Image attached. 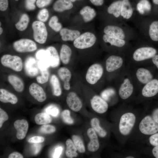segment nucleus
Listing matches in <instances>:
<instances>
[{
    "label": "nucleus",
    "instance_id": "nucleus-1",
    "mask_svg": "<svg viewBox=\"0 0 158 158\" xmlns=\"http://www.w3.org/2000/svg\"><path fill=\"white\" fill-rule=\"evenodd\" d=\"M97 40L96 36L90 32H85L80 34L73 42L74 47L79 49H83L92 47Z\"/></svg>",
    "mask_w": 158,
    "mask_h": 158
},
{
    "label": "nucleus",
    "instance_id": "nucleus-2",
    "mask_svg": "<svg viewBox=\"0 0 158 158\" xmlns=\"http://www.w3.org/2000/svg\"><path fill=\"white\" fill-rule=\"evenodd\" d=\"M1 64L16 72L21 71L23 68L22 60L19 56L6 54L3 55L0 60Z\"/></svg>",
    "mask_w": 158,
    "mask_h": 158
},
{
    "label": "nucleus",
    "instance_id": "nucleus-3",
    "mask_svg": "<svg viewBox=\"0 0 158 158\" xmlns=\"http://www.w3.org/2000/svg\"><path fill=\"white\" fill-rule=\"evenodd\" d=\"M136 120L135 115L132 113L128 112L121 116L119 123V128L123 135H128L134 126Z\"/></svg>",
    "mask_w": 158,
    "mask_h": 158
},
{
    "label": "nucleus",
    "instance_id": "nucleus-4",
    "mask_svg": "<svg viewBox=\"0 0 158 158\" xmlns=\"http://www.w3.org/2000/svg\"><path fill=\"white\" fill-rule=\"evenodd\" d=\"M33 37L35 40L40 44H44L46 42L48 35L47 28L44 22L35 21L32 24Z\"/></svg>",
    "mask_w": 158,
    "mask_h": 158
},
{
    "label": "nucleus",
    "instance_id": "nucleus-5",
    "mask_svg": "<svg viewBox=\"0 0 158 158\" xmlns=\"http://www.w3.org/2000/svg\"><path fill=\"white\" fill-rule=\"evenodd\" d=\"M104 72L102 66L100 64L95 63L88 68L85 75V79L88 83L91 85L96 84L102 78Z\"/></svg>",
    "mask_w": 158,
    "mask_h": 158
},
{
    "label": "nucleus",
    "instance_id": "nucleus-6",
    "mask_svg": "<svg viewBox=\"0 0 158 158\" xmlns=\"http://www.w3.org/2000/svg\"><path fill=\"white\" fill-rule=\"evenodd\" d=\"M139 129L142 133L146 135H151L158 132V124L152 117L148 115L141 121Z\"/></svg>",
    "mask_w": 158,
    "mask_h": 158
},
{
    "label": "nucleus",
    "instance_id": "nucleus-7",
    "mask_svg": "<svg viewBox=\"0 0 158 158\" xmlns=\"http://www.w3.org/2000/svg\"><path fill=\"white\" fill-rule=\"evenodd\" d=\"M13 46L15 51L20 53L33 52L37 49L36 43L28 39H22L17 40L13 43Z\"/></svg>",
    "mask_w": 158,
    "mask_h": 158
},
{
    "label": "nucleus",
    "instance_id": "nucleus-8",
    "mask_svg": "<svg viewBox=\"0 0 158 158\" xmlns=\"http://www.w3.org/2000/svg\"><path fill=\"white\" fill-rule=\"evenodd\" d=\"M156 50L151 47H142L136 49L133 54V58L137 61H140L152 58L156 54Z\"/></svg>",
    "mask_w": 158,
    "mask_h": 158
},
{
    "label": "nucleus",
    "instance_id": "nucleus-9",
    "mask_svg": "<svg viewBox=\"0 0 158 158\" xmlns=\"http://www.w3.org/2000/svg\"><path fill=\"white\" fill-rule=\"evenodd\" d=\"M91 107L95 112L100 114L106 112L108 108L107 102L100 96L95 95L90 101Z\"/></svg>",
    "mask_w": 158,
    "mask_h": 158
},
{
    "label": "nucleus",
    "instance_id": "nucleus-10",
    "mask_svg": "<svg viewBox=\"0 0 158 158\" xmlns=\"http://www.w3.org/2000/svg\"><path fill=\"white\" fill-rule=\"evenodd\" d=\"M66 101L68 107L73 111H79L82 107V101L74 92H70L68 93L66 97Z\"/></svg>",
    "mask_w": 158,
    "mask_h": 158
},
{
    "label": "nucleus",
    "instance_id": "nucleus-11",
    "mask_svg": "<svg viewBox=\"0 0 158 158\" xmlns=\"http://www.w3.org/2000/svg\"><path fill=\"white\" fill-rule=\"evenodd\" d=\"M29 91L31 95L39 102H44L47 98L46 94L43 88L36 83H33L30 84Z\"/></svg>",
    "mask_w": 158,
    "mask_h": 158
},
{
    "label": "nucleus",
    "instance_id": "nucleus-12",
    "mask_svg": "<svg viewBox=\"0 0 158 158\" xmlns=\"http://www.w3.org/2000/svg\"><path fill=\"white\" fill-rule=\"evenodd\" d=\"M123 63V60L121 57L116 55H111L106 60V70L109 72H113L120 68Z\"/></svg>",
    "mask_w": 158,
    "mask_h": 158
},
{
    "label": "nucleus",
    "instance_id": "nucleus-13",
    "mask_svg": "<svg viewBox=\"0 0 158 158\" xmlns=\"http://www.w3.org/2000/svg\"><path fill=\"white\" fill-rule=\"evenodd\" d=\"M142 93L143 96L147 97H152L157 95L158 93V80L152 79L145 84Z\"/></svg>",
    "mask_w": 158,
    "mask_h": 158
},
{
    "label": "nucleus",
    "instance_id": "nucleus-14",
    "mask_svg": "<svg viewBox=\"0 0 158 158\" xmlns=\"http://www.w3.org/2000/svg\"><path fill=\"white\" fill-rule=\"evenodd\" d=\"M87 135L90 139L87 148L90 152H94L97 151L99 147L98 136L95 131L92 128H89L87 130Z\"/></svg>",
    "mask_w": 158,
    "mask_h": 158
},
{
    "label": "nucleus",
    "instance_id": "nucleus-15",
    "mask_svg": "<svg viewBox=\"0 0 158 158\" xmlns=\"http://www.w3.org/2000/svg\"><path fill=\"white\" fill-rule=\"evenodd\" d=\"M14 126L17 130V138L20 140L23 139L25 137L28 128L27 121L24 119L17 120L14 122Z\"/></svg>",
    "mask_w": 158,
    "mask_h": 158
},
{
    "label": "nucleus",
    "instance_id": "nucleus-16",
    "mask_svg": "<svg viewBox=\"0 0 158 158\" xmlns=\"http://www.w3.org/2000/svg\"><path fill=\"white\" fill-rule=\"evenodd\" d=\"M133 90V85L131 83L129 79L126 78L119 88L118 94L122 99H125L131 95Z\"/></svg>",
    "mask_w": 158,
    "mask_h": 158
},
{
    "label": "nucleus",
    "instance_id": "nucleus-17",
    "mask_svg": "<svg viewBox=\"0 0 158 158\" xmlns=\"http://www.w3.org/2000/svg\"><path fill=\"white\" fill-rule=\"evenodd\" d=\"M58 74L60 78L63 83L64 89L67 90H70L71 88L70 82L72 77V73L66 67H61L58 70Z\"/></svg>",
    "mask_w": 158,
    "mask_h": 158
},
{
    "label": "nucleus",
    "instance_id": "nucleus-18",
    "mask_svg": "<svg viewBox=\"0 0 158 158\" xmlns=\"http://www.w3.org/2000/svg\"><path fill=\"white\" fill-rule=\"evenodd\" d=\"M104 32L106 35L123 39L125 37V33L120 27L113 25H108L105 27Z\"/></svg>",
    "mask_w": 158,
    "mask_h": 158
},
{
    "label": "nucleus",
    "instance_id": "nucleus-19",
    "mask_svg": "<svg viewBox=\"0 0 158 158\" xmlns=\"http://www.w3.org/2000/svg\"><path fill=\"white\" fill-rule=\"evenodd\" d=\"M61 39L64 41H74L80 35L77 30H73L66 28H62L59 32Z\"/></svg>",
    "mask_w": 158,
    "mask_h": 158
},
{
    "label": "nucleus",
    "instance_id": "nucleus-20",
    "mask_svg": "<svg viewBox=\"0 0 158 158\" xmlns=\"http://www.w3.org/2000/svg\"><path fill=\"white\" fill-rule=\"evenodd\" d=\"M48 52V59L50 66L56 68L60 64V58L56 48L52 46L48 47L46 49Z\"/></svg>",
    "mask_w": 158,
    "mask_h": 158
},
{
    "label": "nucleus",
    "instance_id": "nucleus-21",
    "mask_svg": "<svg viewBox=\"0 0 158 158\" xmlns=\"http://www.w3.org/2000/svg\"><path fill=\"white\" fill-rule=\"evenodd\" d=\"M136 75L138 80L143 84H146L153 78V76L150 71L143 68H138L136 71Z\"/></svg>",
    "mask_w": 158,
    "mask_h": 158
},
{
    "label": "nucleus",
    "instance_id": "nucleus-22",
    "mask_svg": "<svg viewBox=\"0 0 158 158\" xmlns=\"http://www.w3.org/2000/svg\"><path fill=\"white\" fill-rule=\"evenodd\" d=\"M0 101L4 103H10L12 104H15L18 102V99L13 94L5 89L1 88Z\"/></svg>",
    "mask_w": 158,
    "mask_h": 158
},
{
    "label": "nucleus",
    "instance_id": "nucleus-23",
    "mask_svg": "<svg viewBox=\"0 0 158 158\" xmlns=\"http://www.w3.org/2000/svg\"><path fill=\"white\" fill-rule=\"evenodd\" d=\"M8 82L14 89L18 92H21L24 88L22 80L18 77L14 75H9L7 78Z\"/></svg>",
    "mask_w": 158,
    "mask_h": 158
},
{
    "label": "nucleus",
    "instance_id": "nucleus-24",
    "mask_svg": "<svg viewBox=\"0 0 158 158\" xmlns=\"http://www.w3.org/2000/svg\"><path fill=\"white\" fill-rule=\"evenodd\" d=\"M72 3L69 0H57L53 5V8L56 12H62L72 8Z\"/></svg>",
    "mask_w": 158,
    "mask_h": 158
},
{
    "label": "nucleus",
    "instance_id": "nucleus-25",
    "mask_svg": "<svg viewBox=\"0 0 158 158\" xmlns=\"http://www.w3.org/2000/svg\"><path fill=\"white\" fill-rule=\"evenodd\" d=\"M80 13L84 21L88 22L92 20L96 16L95 10L90 6H85L80 11Z\"/></svg>",
    "mask_w": 158,
    "mask_h": 158
},
{
    "label": "nucleus",
    "instance_id": "nucleus-26",
    "mask_svg": "<svg viewBox=\"0 0 158 158\" xmlns=\"http://www.w3.org/2000/svg\"><path fill=\"white\" fill-rule=\"evenodd\" d=\"M72 54V51L68 45L63 44L60 51V58L62 62L64 64H68L70 62Z\"/></svg>",
    "mask_w": 158,
    "mask_h": 158
},
{
    "label": "nucleus",
    "instance_id": "nucleus-27",
    "mask_svg": "<svg viewBox=\"0 0 158 158\" xmlns=\"http://www.w3.org/2000/svg\"><path fill=\"white\" fill-rule=\"evenodd\" d=\"M133 10L129 0H122L121 15L124 19H128L132 16Z\"/></svg>",
    "mask_w": 158,
    "mask_h": 158
},
{
    "label": "nucleus",
    "instance_id": "nucleus-28",
    "mask_svg": "<svg viewBox=\"0 0 158 158\" xmlns=\"http://www.w3.org/2000/svg\"><path fill=\"white\" fill-rule=\"evenodd\" d=\"M122 0H118L111 4L107 8L108 13L112 14L116 18H118L121 15Z\"/></svg>",
    "mask_w": 158,
    "mask_h": 158
},
{
    "label": "nucleus",
    "instance_id": "nucleus-29",
    "mask_svg": "<svg viewBox=\"0 0 158 158\" xmlns=\"http://www.w3.org/2000/svg\"><path fill=\"white\" fill-rule=\"evenodd\" d=\"M50 82L52 87L53 95L56 97L60 96L62 94V90L59 80L56 75L54 74L51 75Z\"/></svg>",
    "mask_w": 158,
    "mask_h": 158
},
{
    "label": "nucleus",
    "instance_id": "nucleus-30",
    "mask_svg": "<svg viewBox=\"0 0 158 158\" xmlns=\"http://www.w3.org/2000/svg\"><path fill=\"white\" fill-rule=\"evenodd\" d=\"M103 39L106 43H109L111 45L118 47H122L126 44L125 41L123 39L104 34Z\"/></svg>",
    "mask_w": 158,
    "mask_h": 158
},
{
    "label": "nucleus",
    "instance_id": "nucleus-31",
    "mask_svg": "<svg viewBox=\"0 0 158 158\" xmlns=\"http://www.w3.org/2000/svg\"><path fill=\"white\" fill-rule=\"evenodd\" d=\"M66 156L69 158L77 157L78 155L77 152V150L72 140L70 139H68L66 141Z\"/></svg>",
    "mask_w": 158,
    "mask_h": 158
},
{
    "label": "nucleus",
    "instance_id": "nucleus-32",
    "mask_svg": "<svg viewBox=\"0 0 158 158\" xmlns=\"http://www.w3.org/2000/svg\"><path fill=\"white\" fill-rule=\"evenodd\" d=\"M90 124L92 128L100 137L104 138L106 136L107 132L100 126V121L98 118L96 117L92 118L90 120Z\"/></svg>",
    "mask_w": 158,
    "mask_h": 158
},
{
    "label": "nucleus",
    "instance_id": "nucleus-33",
    "mask_svg": "<svg viewBox=\"0 0 158 158\" xmlns=\"http://www.w3.org/2000/svg\"><path fill=\"white\" fill-rule=\"evenodd\" d=\"M35 121L37 124L44 125L51 123L52 118L49 114L45 113H39L35 117Z\"/></svg>",
    "mask_w": 158,
    "mask_h": 158
},
{
    "label": "nucleus",
    "instance_id": "nucleus-34",
    "mask_svg": "<svg viewBox=\"0 0 158 158\" xmlns=\"http://www.w3.org/2000/svg\"><path fill=\"white\" fill-rule=\"evenodd\" d=\"M30 21L28 15L26 13L22 15L19 20L15 24L16 29L20 31H23L27 28Z\"/></svg>",
    "mask_w": 158,
    "mask_h": 158
},
{
    "label": "nucleus",
    "instance_id": "nucleus-35",
    "mask_svg": "<svg viewBox=\"0 0 158 158\" xmlns=\"http://www.w3.org/2000/svg\"><path fill=\"white\" fill-rule=\"evenodd\" d=\"M149 34L152 40L154 41H158V20L154 21L151 24Z\"/></svg>",
    "mask_w": 158,
    "mask_h": 158
},
{
    "label": "nucleus",
    "instance_id": "nucleus-36",
    "mask_svg": "<svg viewBox=\"0 0 158 158\" xmlns=\"http://www.w3.org/2000/svg\"><path fill=\"white\" fill-rule=\"evenodd\" d=\"M72 139L77 150L80 153H84L85 151V147L81 138L78 135H73L72 136Z\"/></svg>",
    "mask_w": 158,
    "mask_h": 158
},
{
    "label": "nucleus",
    "instance_id": "nucleus-37",
    "mask_svg": "<svg viewBox=\"0 0 158 158\" xmlns=\"http://www.w3.org/2000/svg\"><path fill=\"white\" fill-rule=\"evenodd\" d=\"M48 24L50 28L56 32H60L62 28V24L58 22V18L56 16L51 17Z\"/></svg>",
    "mask_w": 158,
    "mask_h": 158
},
{
    "label": "nucleus",
    "instance_id": "nucleus-38",
    "mask_svg": "<svg viewBox=\"0 0 158 158\" xmlns=\"http://www.w3.org/2000/svg\"><path fill=\"white\" fill-rule=\"evenodd\" d=\"M41 75L37 76L36 78L39 83L44 84L47 83L49 80V73L47 69L41 70Z\"/></svg>",
    "mask_w": 158,
    "mask_h": 158
},
{
    "label": "nucleus",
    "instance_id": "nucleus-39",
    "mask_svg": "<svg viewBox=\"0 0 158 158\" xmlns=\"http://www.w3.org/2000/svg\"><path fill=\"white\" fill-rule=\"evenodd\" d=\"M61 117L63 121L68 124H72L74 121L71 116L70 111L68 109L63 110L61 113Z\"/></svg>",
    "mask_w": 158,
    "mask_h": 158
},
{
    "label": "nucleus",
    "instance_id": "nucleus-40",
    "mask_svg": "<svg viewBox=\"0 0 158 158\" xmlns=\"http://www.w3.org/2000/svg\"><path fill=\"white\" fill-rule=\"evenodd\" d=\"M49 16L48 11L46 8H43L38 13L37 18L39 21L44 22L47 20Z\"/></svg>",
    "mask_w": 158,
    "mask_h": 158
},
{
    "label": "nucleus",
    "instance_id": "nucleus-41",
    "mask_svg": "<svg viewBox=\"0 0 158 158\" xmlns=\"http://www.w3.org/2000/svg\"><path fill=\"white\" fill-rule=\"evenodd\" d=\"M56 128L54 126L49 124L43 125L40 127V131L41 133L45 134H50L54 132Z\"/></svg>",
    "mask_w": 158,
    "mask_h": 158
},
{
    "label": "nucleus",
    "instance_id": "nucleus-42",
    "mask_svg": "<svg viewBox=\"0 0 158 158\" xmlns=\"http://www.w3.org/2000/svg\"><path fill=\"white\" fill-rule=\"evenodd\" d=\"M45 111L46 113L54 117L57 116L59 113V109L56 107L51 105L46 108Z\"/></svg>",
    "mask_w": 158,
    "mask_h": 158
},
{
    "label": "nucleus",
    "instance_id": "nucleus-43",
    "mask_svg": "<svg viewBox=\"0 0 158 158\" xmlns=\"http://www.w3.org/2000/svg\"><path fill=\"white\" fill-rule=\"evenodd\" d=\"M8 116L3 110L0 108V128H1L3 123L8 120Z\"/></svg>",
    "mask_w": 158,
    "mask_h": 158
},
{
    "label": "nucleus",
    "instance_id": "nucleus-44",
    "mask_svg": "<svg viewBox=\"0 0 158 158\" xmlns=\"http://www.w3.org/2000/svg\"><path fill=\"white\" fill-rule=\"evenodd\" d=\"M36 0H25V5L26 8L28 10H32L35 8L34 4Z\"/></svg>",
    "mask_w": 158,
    "mask_h": 158
},
{
    "label": "nucleus",
    "instance_id": "nucleus-45",
    "mask_svg": "<svg viewBox=\"0 0 158 158\" xmlns=\"http://www.w3.org/2000/svg\"><path fill=\"white\" fill-rule=\"evenodd\" d=\"M149 140L150 143L152 146H158V133L152 135L150 137Z\"/></svg>",
    "mask_w": 158,
    "mask_h": 158
},
{
    "label": "nucleus",
    "instance_id": "nucleus-46",
    "mask_svg": "<svg viewBox=\"0 0 158 158\" xmlns=\"http://www.w3.org/2000/svg\"><path fill=\"white\" fill-rule=\"evenodd\" d=\"M44 140V138L42 137L35 136L29 139L28 142L31 143H39L43 142Z\"/></svg>",
    "mask_w": 158,
    "mask_h": 158
},
{
    "label": "nucleus",
    "instance_id": "nucleus-47",
    "mask_svg": "<svg viewBox=\"0 0 158 158\" xmlns=\"http://www.w3.org/2000/svg\"><path fill=\"white\" fill-rule=\"evenodd\" d=\"M52 0H37L36 5L39 8H42L50 4Z\"/></svg>",
    "mask_w": 158,
    "mask_h": 158
},
{
    "label": "nucleus",
    "instance_id": "nucleus-48",
    "mask_svg": "<svg viewBox=\"0 0 158 158\" xmlns=\"http://www.w3.org/2000/svg\"><path fill=\"white\" fill-rule=\"evenodd\" d=\"M63 151V147L61 146H59L55 149L52 156L53 158H59Z\"/></svg>",
    "mask_w": 158,
    "mask_h": 158
},
{
    "label": "nucleus",
    "instance_id": "nucleus-49",
    "mask_svg": "<svg viewBox=\"0 0 158 158\" xmlns=\"http://www.w3.org/2000/svg\"><path fill=\"white\" fill-rule=\"evenodd\" d=\"M8 6V0H0V10L4 11L7 8Z\"/></svg>",
    "mask_w": 158,
    "mask_h": 158
},
{
    "label": "nucleus",
    "instance_id": "nucleus-50",
    "mask_svg": "<svg viewBox=\"0 0 158 158\" xmlns=\"http://www.w3.org/2000/svg\"><path fill=\"white\" fill-rule=\"evenodd\" d=\"M8 158H23V156L20 153L17 152H14L10 154Z\"/></svg>",
    "mask_w": 158,
    "mask_h": 158
},
{
    "label": "nucleus",
    "instance_id": "nucleus-51",
    "mask_svg": "<svg viewBox=\"0 0 158 158\" xmlns=\"http://www.w3.org/2000/svg\"><path fill=\"white\" fill-rule=\"evenodd\" d=\"M90 2L96 6H100L103 5L104 0H90Z\"/></svg>",
    "mask_w": 158,
    "mask_h": 158
},
{
    "label": "nucleus",
    "instance_id": "nucleus-52",
    "mask_svg": "<svg viewBox=\"0 0 158 158\" xmlns=\"http://www.w3.org/2000/svg\"><path fill=\"white\" fill-rule=\"evenodd\" d=\"M33 145V149L34 153L35 154H37L40 150L41 145L40 144L37 143H35Z\"/></svg>",
    "mask_w": 158,
    "mask_h": 158
},
{
    "label": "nucleus",
    "instance_id": "nucleus-53",
    "mask_svg": "<svg viewBox=\"0 0 158 158\" xmlns=\"http://www.w3.org/2000/svg\"><path fill=\"white\" fill-rule=\"evenodd\" d=\"M152 118L154 121L158 124V108L154 110L152 114Z\"/></svg>",
    "mask_w": 158,
    "mask_h": 158
},
{
    "label": "nucleus",
    "instance_id": "nucleus-54",
    "mask_svg": "<svg viewBox=\"0 0 158 158\" xmlns=\"http://www.w3.org/2000/svg\"><path fill=\"white\" fill-rule=\"evenodd\" d=\"M153 63L156 65L158 68V54H156L152 58Z\"/></svg>",
    "mask_w": 158,
    "mask_h": 158
},
{
    "label": "nucleus",
    "instance_id": "nucleus-55",
    "mask_svg": "<svg viewBox=\"0 0 158 158\" xmlns=\"http://www.w3.org/2000/svg\"><path fill=\"white\" fill-rule=\"evenodd\" d=\"M152 153L154 156L158 158V146H155L152 150Z\"/></svg>",
    "mask_w": 158,
    "mask_h": 158
},
{
    "label": "nucleus",
    "instance_id": "nucleus-56",
    "mask_svg": "<svg viewBox=\"0 0 158 158\" xmlns=\"http://www.w3.org/2000/svg\"><path fill=\"white\" fill-rule=\"evenodd\" d=\"M3 32V29L2 27H0V35H1Z\"/></svg>",
    "mask_w": 158,
    "mask_h": 158
},
{
    "label": "nucleus",
    "instance_id": "nucleus-57",
    "mask_svg": "<svg viewBox=\"0 0 158 158\" xmlns=\"http://www.w3.org/2000/svg\"><path fill=\"white\" fill-rule=\"evenodd\" d=\"M69 0L71 1V2H75L77 0Z\"/></svg>",
    "mask_w": 158,
    "mask_h": 158
},
{
    "label": "nucleus",
    "instance_id": "nucleus-58",
    "mask_svg": "<svg viewBox=\"0 0 158 158\" xmlns=\"http://www.w3.org/2000/svg\"><path fill=\"white\" fill-rule=\"evenodd\" d=\"M126 158H134V157H131V156H129L127 157H126Z\"/></svg>",
    "mask_w": 158,
    "mask_h": 158
},
{
    "label": "nucleus",
    "instance_id": "nucleus-59",
    "mask_svg": "<svg viewBox=\"0 0 158 158\" xmlns=\"http://www.w3.org/2000/svg\"><path fill=\"white\" fill-rule=\"evenodd\" d=\"M0 25H1V22H0Z\"/></svg>",
    "mask_w": 158,
    "mask_h": 158
},
{
    "label": "nucleus",
    "instance_id": "nucleus-60",
    "mask_svg": "<svg viewBox=\"0 0 158 158\" xmlns=\"http://www.w3.org/2000/svg\"><path fill=\"white\" fill-rule=\"evenodd\" d=\"M16 1H18V0H15Z\"/></svg>",
    "mask_w": 158,
    "mask_h": 158
}]
</instances>
